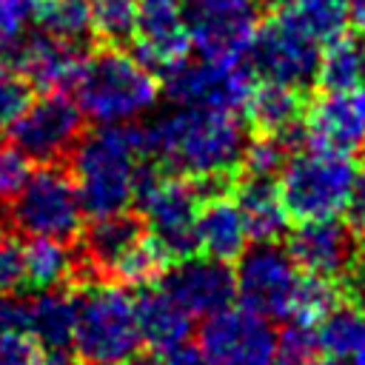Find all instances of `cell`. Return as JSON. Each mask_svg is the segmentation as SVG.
Segmentation results:
<instances>
[{"label": "cell", "instance_id": "19", "mask_svg": "<svg viewBox=\"0 0 365 365\" xmlns=\"http://www.w3.org/2000/svg\"><path fill=\"white\" fill-rule=\"evenodd\" d=\"M134 314H137V328L145 348L165 351L188 339L191 334V314L160 282H148L137 288Z\"/></svg>", "mask_w": 365, "mask_h": 365}, {"label": "cell", "instance_id": "33", "mask_svg": "<svg viewBox=\"0 0 365 365\" xmlns=\"http://www.w3.org/2000/svg\"><path fill=\"white\" fill-rule=\"evenodd\" d=\"M31 157L14 145V143H0V220L6 208L14 202V197L23 191V185L31 177Z\"/></svg>", "mask_w": 365, "mask_h": 365}, {"label": "cell", "instance_id": "43", "mask_svg": "<svg viewBox=\"0 0 365 365\" xmlns=\"http://www.w3.org/2000/svg\"><path fill=\"white\" fill-rule=\"evenodd\" d=\"M356 274V271H354ZM359 277V282H356V294H359V311L365 314V277L362 274H356Z\"/></svg>", "mask_w": 365, "mask_h": 365}, {"label": "cell", "instance_id": "13", "mask_svg": "<svg viewBox=\"0 0 365 365\" xmlns=\"http://www.w3.org/2000/svg\"><path fill=\"white\" fill-rule=\"evenodd\" d=\"M251 71H257L262 80L308 88L317 80L319 66V46L282 23L279 17L257 26V34L245 54Z\"/></svg>", "mask_w": 365, "mask_h": 365}, {"label": "cell", "instance_id": "12", "mask_svg": "<svg viewBox=\"0 0 365 365\" xmlns=\"http://www.w3.org/2000/svg\"><path fill=\"white\" fill-rule=\"evenodd\" d=\"M200 348L208 365H274L277 334L265 317L228 305L205 317Z\"/></svg>", "mask_w": 365, "mask_h": 365}, {"label": "cell", "instance_id": "40", "mask_svg": "<svg viewBox=\"0 0 365 365\" xmlns=\"http://www.w3.org/2000/svg\"><path fill=\"white\" fill-rule=\"evenodd\" d=\"M160 354H163V365H208V356L202 354V348L188 339H182Z\"/></svg>", "mask_w": 365, "mask_h": 365}, {"label": "cell", "instance_id": "4", "mask_svg": "<svg viewBox=\"0 0 365 365\" xmlns=\"http://www.w3.org/2000/svg\"><path fill=\"white\" fill-rule=\"evenodd\" d=\"M71 348L83 362L123 365L143 348L134 299L117 282H86L74 288Z\"/></svg>", "mask_w": 365, "mask_h": 365}, {"label": "cell", "instance_id": "3", "mask_svg": "<svg viewBox=\"0 0 365 365\" xmlns=\"http://www.w3.org/2000/svg\"><path fill=\"white\" fill-rule=\"evenodd\" d=\"M71 88L83 117L97 125L134 123L160 100L157 74L131 51L108 43L106 48L83 57Z\"/></svg>", "mask_w": 365, "mask_h": 365}, {"label": "cell", "instance_id": "8", "mask_svg": "<svg viewBox=\"0 0 365 365\" xmlns=\"http://www.w3.org/2000/svg\"><path fill=\"white\" fill-rule=\"evenodd\" d=\"M86 131V117L74 97L66 91H40L26 108L11 120L9 137L20 145L31 163H63L74 151Z\"/></svg>", "mask_w": 365, "mask_h": 365}, {"label": "cell", "instance_id": "28", "mask_svg": "<svg viewBox=\"0 0 365 365\" xmlns=\"http://www.w3.org/2000/svg\"><path fill=\"white\" fill-rule=\"evenodd\" d=\"M34 23L40 26V31L74 46H83L94 34L88 0H37Z\"/></svg>", "mask_w": 365, "mask_h": 365}, {"label": "cell", "instance_id": "20", "mask_svg": "<svg viewBox=\"0 0 365 365\" xmlns=\"http://www.w3.org/2000/svg\"><path fill=\"white\" fill-rule=\"evenodd\" d=\"M248 228L245 220L228 194L205 197L197 211V251L217 257V259H237L242 248L248 245Z\"/></svg>", "mask_w": 365, "mask_h": 365}, {"label": "cell", "instance_id": "18", "mask_svg": "<svg viewBox=\"0 0 365 365\" xmlns=\"http://www.w3.org/2000/svg\"><path fill=\"white\" fill-rule=\"evenodd\" d=\"M305 145L354 154L365 145V86L322 91L302 114Z\"/></svg>", "mask_w": 365, "mask_h": 365}, {"label": "cell", "instance_id": "44", "mask_svg": "<svg viewBox=\"0 0 365 365\" xmlns=\"http://www.w3.org/2000/svg\"><path fill=\"white\" fill-rule=\"evenodd\" d=\"M348 362H351V365H365V342L351 354V359H348Z\"/></svg>", "mask_w": 365, "mask_h": 365}, {"label": "cell", "instance_id": "11", "mask_svg": "<svg viewBox=\"0 0 365 365\" xmlns=\"http://www.w3.org/2000/svg\"><path fill=\"white\" fill-rule=\"evenodd\" d=\"M251 66L245 60L222 63L205 60L197 63L185 60L165 74V97L177 106H197V108H225L237 111L245 106L254 83Z\"/></svg>", "mask_w": 365, "mask_h": 365}, {"label": "cell", "instance_id": "42", "mask_svg": "<svg viewBox=\"0 0 365 365\" xmlns=\"http://www.w3.org/2000/svg\"><path fill=\"white\" fill-rule=\"evenodd\" d=\"M345 9H348V20L365 29V0H345Z\"/></svg>", "mask_w": 365, "mask_h": 365}, {"label": "cell", "instance_id": "17", "mask_svg": "<svg viewBox=\"0 0 365 365\" xmlns=\"http://www.w3.org/2000/svg\"><path fill=\"white\" fill-rule=\"evenodd\" d=\"M6 66L14 68L37 91H66L83 63V51L74 43L51 37L46 31H26L14 43L0 46Z\"/></svg>", "mask_w": 365, "mask_h": 365}, {"label": "cell", "instance_id": "45", "mask_svg": "<svg viewBox=\"0 0 365 365\" xmlns=\"http://www.w3.org/2000/svg\"><path fill=\"white\" fill-rule=\"evenodd\" d=\"M257 6H282V3H288V0H254Z\"/></svg>", "mask_w": 365, "mask_h": 365}, {"label": "cell", "instance_id": "27", "mask_svg": "<svg viewBox=\"0 0 365 365\" xmlns=\"http://www.w3.org/2000/svg\"><path fill=\"white\" fill-rule=\"evenodd\" d=\"M365 80V54L362 46L348 40L345 34L328 43V51L319 54L317 66V80L322 91H345L356 88Z\"/></svg>", "mask_w": 365, "mask_h": 365}, {"label": "cell", "instance_id": "34", "mask_svg": "<svg viewBox=\"0 0 365 365\" xmlns=\"http://www.w3.org/2000/svg\"><path fill=\"white\" fill-rule=\"evenodd\" d=\"M31 100V86L9 66H0V128L11 125V120Z\"/></svg>", "mask_w": 365, "mask_h": 365}, {"label": "cell", "instance_id": "36", "mask_svg": "<svg viewBox=\"0 0 365 365\" xmlns=\"http://www.w3.org/2000/svg\"><path fill=\"white\" fill-rule=\"evenodd\" d=\"M37 0H0V46L14 43L34 23Z\"/></svg>", "mask_w": 365, "mask_h": 365}, {"label": "cell", "instance_id": "48", "mask_svg": "<svg viewBox=\"0 0 365 365\" xmlns=\"http://www.w3.org/2000/svg\"><path fill=\"white\" fill-rule=\"evenodd\" d=\"M362 54H365V46H362Z\"/></svg>", "mask_w": 365, "mask_h": 365}, {"label": "cell", "instance_id": "2", "mask_svg": "<svg viewBox=\"0 0 365 365\" xmlns=\"http://www.w3.org/2000/svg\"><path fill=\"white\" fill-rule=\"evenodd\" d=\"M145 134L134 123H111L83 131L68 154L80 205L88 217L125 211L134 202L137 177L145 163Z\"/></svg>", "mask_w": 365, "mask_h": 365}, {"label": "cell", "instance_id": "29", "mask_svg": "<svg viewBox=\"0 0 365 365\" xmlns=\"http://www.w3.org/2000/svg\"><path fill=\"white\" fill-rule=\"evenodd\" d=\"M291 154V145L279 134H257L245 143L240 174L237 177H254V180H277L285 160Z\"/></svg>", "mask_w": 365, "mask_h": 365}, {"label": "cell", "instance_id": "46", "mask_svg": "<svg viewBox=\"0 0 365 365\" xmlns=\"http://www.w3.org/2000/svg\"><path fill=\"white\" fill-rule=\"evenodd\" d=\"M314 365H342V359H334V356H331V359H325V362H314Z\"/></svg>", "mask_w": 365, "mask_h": 365}, {"label": "cell", "instance_id": "38", "mask_svg": "<svg viewBox=\"0 0 365 365\" xmlns=\"http://www.w3.org/2000/svg\"><path fill=\"white\" fill-rule=\"evenodd\" d=\"M31 299L20 291H0V334L29 331Z\"/></svg>", "mask_w": 365, "mask_h": 365}, {"label": "cell", "instance_id": "32", "mask_svg": "<svg viewBox=\"0 0 365 365\" xmlns=\"http://www.w3.org/2000/svg\"><path fill=\"white\" fill-rule=\"evenodd\" d=\"M319 354L317 328L302 319H288V325L277 334L274 365H314Z\"/></svg>", "mask_w": 365, "mask_h": 365}, {"label": "cell", "instance_id": "6", "mask_svg": "<svg viewBox=\"0 0 365 365\" xmlns=\"http://www.w3.org/2000/svg\"><path fill=\"white\" fill-rule=\"evenodd\" d=\"M202 194L194 180L165 171L157 163L145 160L137 177L134 208L145 220L151 237L163 245L168 259H182L197 254V211Z\"/></svg>", "mask_w": 365, "mask_h": 365}, {"label": "cell", "instance_id": "24", "mask_svg": "<svg viewBox=\"0 0 365 365\" xmlns=\"http://www.w3.org/2000/svg\"><path fill=\"white\" fill-rule=\"evenodd\" d=\"M74 282V242L48 237H29L23 245V285L29 291H46Z\"/></svg>", "mask_w": 365, "mask_h": 365}, {"label": "cell", "instance_id": "5", "mask_svg": "<svg viewBox=\"0 0 365 365\" xmlns=\"http://www.w3.org/2000/svg\"><path fill=\"white\" fill-rule=\"evenodd\" d=\"M356 163L351 154L328 151V148H302L288 154L279 177L277 191L288 220H322L339 217L348 208Z\"/></svg>", "mask_w": 365, "mask_h": 365}, {"label": "cell", "instance_id": "30", "mask_svg": "<svg viewBox=\"0 0 365 365\" xmlns=\"http://www.w3.org/2000/svg\"><path fill=\"white\" fill-rule=\"evenodd\" d=\"M339 302H342V294H339V285L331 277H319V274H305L302 271L297 294H294V308H291L288 319H302V322L317 325Z\"/></svg>", "mask_w": 365, "mask_h": 365}, {"label": "cell", "instance_id": "35", "mask_svg": "<svg viewBox=\"0 0 365 365\" xmlns=\"http://www.w3.org/2000/svg\"><path fill=\"white\" fill-rule=\"evenodd\" d=\"M23 288V242L17 231L0 225V291Z\"/></svg>", "mask_w": 365, "mask_h": 365}, {"label": "cell", "instance_id": "21", "mask_svg": "<svg viewBox=\"0 0 365 365\" xmlns=\"http://www.w3.org/2000/svg\"><path fill=\"white\" fill-rule=\"evenodd\" d=\"M305 106V88L262 80L251 88L242 108L257 134H288L302 123Z\"/></svg>", "mask_w": 365, "mask_h": 365}, {"label": "cell", "instance_id": "14", "mask_svg": "<svg viewBox=\"0 0 365 365\" xmlns=\"http://www.w3.org/2000/svg\"><path fill=\"white\" fill-rule=\"evenodd\" d=\"M359 234L351 222H342L339 217H322V220H302L285 242V251L305 274L319 277H348L359 265Z\"/></svg>", "mask_w": 365, "mask_h": 365}, {"label": "cell", "instance_id": "1", "mask_svg": "<svg viewBox=\"0 0 365 365\" xmlns=\"http://www.w3.org/2000/svg\"><path fill=\"white\" fill-rule=\"evenodd\" d=\"M145 157L165 171L194 180L205 197L228 194L248 143L237 111L177 106L143 125Z\"/></svg>", "mask_w": 365, "mask_h": 365}, {"label": "cell", "instance_id": "9", "mask_svg": "<svg viewBox=\"0 0 365 365\" xmlns=\"http://www.w3.org/2000/svg\"><path fill=\"white\" fill-rule=\"evenodd\" d=\"M302 271L277 240L245 245L237 257L234 285L242 308L265 319H288L294 308V294Z\"/></svg>", "mask_w": 365, "mask_h": 365}, {"label": "cell", "instance_id": "26", "mask_svg": "<svg viewBox=\"0 0 365 365\" xmlns=\"http://www.w3.org/2000/svg\"><path fill=\"white\" fill-rule=\"evenodd\" d=\"M314 328L319 351L334 359H351V354L365 342V314L348 302L334 305Z\"/></svg>", "mask_w": 365, "mask_h": 365}, {"label": "cell", "instance_id": "31", "mask_svg": "<svg viewBox=\"0 0 365 365\" xmlns=\"http://www.w3.org/2000/svg\"><path fill=\"white\" fill-rule=\"evenodd\" d=\"M91 29L108 46H123L137 31V0H91Z\"/></svg>", "mask_w": 365, "mask_h": 365}, {"label": "cell", "instance_id": "37", "mask_svg": "<svg viewBox=\"0 0 365 365\" xmlns=\"http://www.w3.org/2000/svg\"><path fill=\"white\" fill-rule=\"evenodd\" d=\"M46 351L29 331L0 334V365H40Z\"/></svg>", "mask_w": 365, "mask_h": 365}, {"label": "cell", "instance_id": "10", "mask_svg": "<svg viewBox=\"0 0 365 365\" xmlns=\"http://www.w3.org/2000/svg\"><path fill=\"white\" fill-rule=\"evenodd\" d=\"M257 26L259 14L254 0H191L185 9L191 48H197L205 60H245Z\"/></svg>", "mask_w": 365, "mask_h": 365}, {"label": "cell", "instance_id": "16", "mask_svg": "<svg viewBox=\"0 0 365 365\" xmlns=\"http://www.w3.org/2000/svg\"><path fill=\"white\" fill-rule=\"evenodd\" d=\"M191 40L185 31L182 0H137L134 57L154 74H168L188 60Z\"/></svg>", "mask_w": 365, "mask_h": 365}, {"label": "cell", "instance_id": "39", "mask_svg": "<svg viewBox=\"0 0 365 365\" xmlns=\"http://www.w3.org/2000/svg\"><path fill=\"white\" fill-rule=\"evenodd\" d=\"M348 222L354 225V231L359 237H365V165L356 171V180H354V191H351V200H348Z\"/></svg>", "mask_w": 365, "mask_h": 365}, {"label": "cell", "instance_id": "47", "mask_svg": "<svg viewBox=\"0 0 365 365\" xmlns=\"http://www.w3.org/2000/svg\"><path fill=\"white\" fill-rule=\"evenodd\" d=\"M83 365H106V362H83Z\"/></svg>", "mask_w": 365, "mask_h": 365}, {"label": "cell", "instance_id": "22", "mask_svg": "<svg viewBox=\"0 0 365 365\" xmlns=\"http://www.w3.org/2000/svg\"><path fill=\"white\" fill-rule=\"evenodd\" d=\"M234 202L245 220L248 237L254 242L279 240L288 228V214L279 202L277 180H254V177H237L234 182Z\"/></svg>", "mask_w": 365, "mask_h": 365}, {"label": "cell", "instance_id": "15", "mask_svg": "<svg viewBox=\"0 0 365 365\" xmlns=\"http://www.w3.org/2000/svg\"><path fill=\"white\" fill-rule=\"evenodd\" d=\"M191 317H211L237 299L234 268L225 259L208 254H188L182 259L168 262L163 277L157 279Z\"/></svg>", "mask_w": 365, "mask_h": 365}, {"label": "cell", "instance_id": "25", "mask_svg": "<svg viewBox=\"0 0 365 365\" xmlns=\"http://www.w3.org/2000/svg\"><path fill=\"white\" fill-rule=\"evenodd\" d=\"M277 17L308 40H314L317 46H328L348 29L345 0H288L279 6Z\"/></svg>", "mask_w": 365, "mask_h": 365}, {"label": "cell", "instance_id": "7", "mask_svg": "<svg viewBox=\"0 0 365 365\" xmlns=\"http://www.w3.org/2000/svg\"><path fill=\"white\" fill-rule=\"evenodd\" d=\"M83 205L71 171L60 163H46L31 171L23 191L6 208L11 231L23 237H48L60 242H74L83 231Z\"/></svg>", "mask_w": 365, "mask_h": 365}, {"label": "cell", "instance_id": "41", "mask_svg": "<svg viewBox=\"0 0 365 365\" xmlns=\"http://www.w3.org/2000/svg\"><path fill=\"white\" fill-rule=\"evenodd\" d=\"M123 365H163V354L154 351V348H140V351H134Z\"/></svg>", "mask_w": 365, "mask_h": 365}, {"label": "cell", "instance_id": "23", "mask_svg": "<svg viewBox=\"0 0 365 365\" xmlns=\"http://www.w3.org/2000/svg\"><path fill=\"white\" fill-rule=\"evenodd\" d=\"M29 334L40 342L43 351H66L71 348L74 334V291L71 285L34 291Z\"/></svg>", "mask_w": 365, "mask_h": 365}]
</instances>
